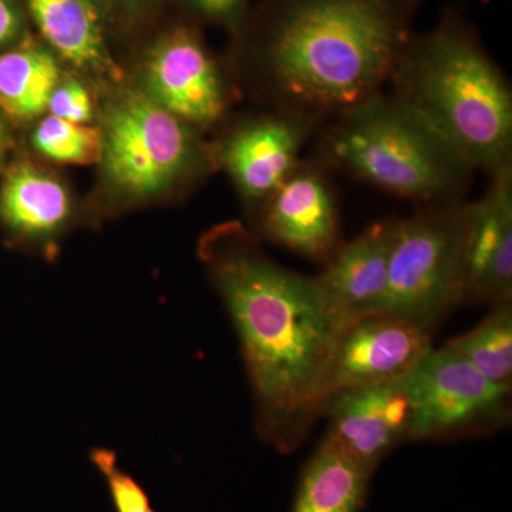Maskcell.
I'll list each match as a JSON object with an SVG mask.
<instances>
[{
  "label": "cell",
  "mask_w": 512,
  "mask_h": 512,
  "mask_svg": "<svg viewBox=\"0 0 512 512\" xmlns=\"http://www.w3.org/2000/svg\"><path fill=\"white\" fill-rule=\"evenodd\" d=\"M198 254L237 329L256 433L279 453H292L322 413L340 336L315 276L279 265L237 222L210 229Z\"/></svg>",
  "instance_id": "obj_1"
},
{
  "label": "cell",
  "mask_w": 512,
  "mask_h": 512,
  "mask_svg": "<svg viewBox=\"0 0 512 512\" xmlns=\"http://www.w3.org/2000/svg\"><path fill=\"white\" fill-rule=\"evenodd\" d=\"M421 0H269L252 63L274 109L322 126L384 92Z\"/></svg>",
  "instance_id": "obj_2"
},
{
  "label": "cell",
  "mask_w": 512,
  "mask_h": 512,
  "mask_svg": "<svg viewBox=\"0 0 512 512\" xmlns=\"http://www.w3.org/2000/svg\"><path fill=\"white\" fill-rule=\"evenodd\" d=\"M387 86L474 170H512L510 83L458 10L414 33Z\"/></svg>",
  "instance_id": "obj_3"
},
{
  "label": "cell",
  "mask_w": 512,
  "mask_h": 512,
  "mask_svg": "<svg viewBox=\"0 0 512 512\" xmlns=\"http://www.w3.org/2000/svg\"><path fill=\"white\" fill-rule=\"evenodd\" d=\"M319 128L320 164L423 207L463 202L476 171L390 93H377Z\"/></svg>",
  "instance_id": "obj_4"
},
{
  "label": "cell",
  "mask_w": 512,
  "mask_h": 512,
  "mask_svg": "<svg viewBox=\"0 0 512 512\" xmlns=\"http://www.w3.org/2000/svg\"><path fill=\"white\" fill-rule=\"evenodd\" d=\"M100 181L116 208L168 197L217 167L197 128L133 86L117 87L100 114Z\"/></svg>",
  "instance_id": "obj_5"
},
{
  "label": "cell",
  "mask_w": 512,
  "mask_h": 512,
  "mask_svg": "<svg viewBox=\"0 0 512 512\" xmlns=\"http://www.w3.org/2000/svg\"><path fill=\"white\" fill-rule=\"evenodd\" d=\"M467 202L421 207L397 220L383 312L433 336L464 303Z\"/></svg>",
  "instance_id": "obj_6"
},
{
  "label": "cell",
  "mask_w": 512,
  "mask_h": 512,
  "mask_svg": "<svg viewBox=\"0 0 512 512\" xmlns=\"http://www.w3.org/2000/svg\"><path fill=\"white\" fill-rule=\"evenodd\" d=\"M412 410L410 441L494 433L511 421V386L491 382L466 359L434 349L400 379Z\"/></svg>",
  "instance_id": "obj_7"
},
{
  "label": "cell",
  "mask_w": 512,
  "mask_h": 512,
  "mask_svg": "<svg viewBox=\"0 0 512 512\" xmlns=\"http://www.w3.org/2000/svg\"><path fill=\"white\" fill-rule=\"evenodd\" d=\"M136 86L197 130L220 124L231 104L224 70L188 28L170 30L153 43L141 60Z\"/></svg>",
  "instance_id": "obj_8"
},
{
  "label": "cell",
  "mask_w": 512,
  "mask_h": 512,
  "mask_svg": "<svg viewBox=\"0 0 512 512\" xmlns=\"http://www.w3.org/2000/svg\"><path fill=\"white\" fill-rule=\"evenodd\" d=\"M320 124L274 109L238 123L214 147L217 167L227 171L244 201L258 212L302 161L301 153Z\"/></svg>",
  "instance_id": "obj_9"
},
{
  "label": "cell",
  "mask_w": 512,
  "mask_h": 512,
  "mask_svg": "<svg viewBox=\"0 0 512 512\" xmlns=\"http://www.w3.org/2000/svg\"><path fill=\"white\" fill-rule=\"evenodd\" d=\"M256 218L262 237L320 264H328L345 242L328 168L316 158L302 160Z\"/></svg>",
  "instance_id": "obj_10"
},
{
  "label": "cell",
  "mask_w": 512,
  "mask_h": 512,
  "mask_svg": "<svg viewBox=\"0 0 512 512\" xmlns=\"http://www.w3.org/2000/svg\"><path fill=\"white\" fill-rule=\"evenodd\" d=\"M431 339L423 330L387 313L357 320L336 343L325 403L336 394L402 379L433 348Z\"/></svg>",
  "instance_id": "obj_11"
},
{
  "label": "cell",
  "mask_w": 512,
  "mask_h": 512,
  "mask_svg": "<svg viewBox=\"0 0 512 512\" xmlns=\"http://www.w3.org/2000/svg\"><path fill=\"white\" fill-rule=\"evenodd\" d=\"M397 220L373 222L359 237L343 242L315 276L320 301L340 335L357 320L383 312Z\"/></svg>",
  "instance_id": "obj_12"
},
{
  "label": "cell",
  "mask_w": 512,
  "mask_h": 512,
  "mask_svg": "<svg viewBox=\"0 0 512 512\" xmlns=\"http://www.w3.org/2000/svg\"><path fill=\"white\" fill-rule=\"evenodd\" d=\"M326 439L375 473L384 457L410 441L412 410L400 380L336 394L323 406Z\"/></svg>",
  "instance_id": "obj_13"
},
{
  "label": "cell",
  "mask_w": 512,
  "mask_h": 512,
  "mask_svg": "<svg viewBox=\"0 0 512 512\" xmlns=\"http://www.w3.org/2000/svg\"><path fill=\"white\" fill-rule=\"evenodd\" d=\"M463 266L464 303L512 301V170L467 202Z\"/></svg>",
  "instance_id": "obj_14"
},
{
  "label": "cell",
  "mask_w": 512,
  "mask_h": 512,
  "mask_svg": "<svg viewBox=\"0 0 512 512\" xmlns=\"http://www.w3.org/2000/svg\"><path fill=\"white\" fill-rule=\"evenodd\" d=\"M74 204L57 175L30 161L13 164L0 188V221L47 256L72 225Z\"/></svg>",
  "instance_id": "obj_15"
},
{
  "label": "cell",
  "mask_w": 512,
  "mask_h": 512,
  "mask_svg": "<svg viewBox=\"0 0 512 512\" xmlns=\"http://www.w3.org/2000/svg\"><path fill=\"white\" fill-rule=\"evenodd\" d=\"M37 29L55 55L100 82L119 83L94 0H26Z\"/></svg>",
  "instance_id": "obj_16"
},
{
  "label": "cell",
  "mask_w": 512,
  "mask_h": 512,
  "mask_svg": "<svg viewBox=\"0 0 512 512\" xmlns=\"http://www.w3.org/2000/svg\"><path fill=\"white\" fill-rule=\"evenodd\" d=\"M372 476L325 437L303 467L292 512H362Z\"/></svg>",
  "instance_id": "obj_17"
},
{
  "label": "cell",
  "mask_w": 512,
  "mask_h": 512,
  "mask_svg": "<svg viewBox=\"0 0 512 512\" xmlns=\"http://www.w3.org/2000/svg\"><path fill=\"white\" fill-rule=\"evenodd\" d=\"M55 53L42 47H19L0 55V113L9 121L43 117L60 80Z\"/></svg>",
  "instance_id": "obj_18"
},
{
  "label": "cell",
  "mask_w": 512,
  "mask_h": 512,
  "mask_svg": "<svg viewBox=\"0 0 512 512\" xmlns=\"http://www.w3.org/2000/svg\"><path fill=\"white\" fill-rule=\"evenodd\" d=\"M444 348L466 359L491 382L511 386L512 301L494 303L476 328L448 340Z\"/></svg>",
  "instance_id": "obj_19"
},
{
  "label": "cell",
  "mask_w": 512,
  "mask_h": 512,
  "mask_svg": "<svg viewBox=\"0 0 512 512\" xmlns=\"http://www.w3.org/2000/svg\"><path fill=\"white\" fill-rule=\"evenodd\" d=\"M32 146L40 156L57 164L99 163L100 128L92 124L72 123L47 114L33 128Z\"/></svg>",
  "instance_id": "obj_20"
},
{
  "label": "cell",
  "mask_w": 512,
  "mask_h": 512,
  "mask_svg": "<svg viewBox=\"0 0 512 512\" xmlns=\"http://www.w3.org/2000/svg\"><path fill=\"white\" fill-rule=\"evenodd\" d=\"M90 461L106 481L114 511L156 512L143 485L120 467L119 457L113 450L93 448Z\"/></svg>",
  "instance_id": "obj_21"
},
{
  "label": "cell",
  "mask_w": 512,
  "mask_h": 512,
  "mask_svg": "<svg viewBox=\"0 0 512 512\" xmlns=\"http://www.w3.org/2000/svg\"><path fill=\"white\" fill-rule=\"evenodd\" d=\"M47 114L77 124H90L94 117L92 93L80 80L63 76L47 104Z\"/></svg>",
  "instance_id": "obj_22"
},
{
  "label": "cell",
  "mask_w": 512,
  "mask_h": 512,
  "mask_svg": "<svg viewBox=\"0 0 512 512\" xmlns=\"http://www.w3.org/2000/svg\"><path fill=\"white\" fill-rule=\"evenodd\" d=\"M185 6L202 18L238 29L247 0H183Z\"/></svg>",
  "instance_id": "obj_23"
},
{
  "label": "cell",
  "mask_w": 512,
  "mask_h": 512,
  "mask_svg": "<svg viewBox=\"0 0 512 512\" xmlns=\"http://www.w3.org/2000/svg\"><path fill=\"white\" fill-rule=\"evenodd\" d=\"M20 15L10 0H0V46L15 39L20 32Z\"/></svg>",
  "instance_id": "obj_24"
},
{
  "label": "cell",
  "mask_w": 512,
  "mask_h": 512,
  "mask_svg": "<svg viewBox=\"0 0 512 512\" xmlns=\"http://www.w3.org/2000/svg\"><path fill=\"white\" fill-rule=\"evenodd\" d=\"M160 0H120L128 15L140 16L156 8Z\"/></svg>",
  "instance_id": "obj_25"
},
{
  "label": "cell",
  "mask_w": 512,
  "mask_h": 512,
  "mask_svg": "<svg viewBox=\"0 0 512 512\" xmlns=\"http://www.w3.org/2000/svg\"><path fill=\"white\" fill-rule=\"evenodd\" d=\"M10 146L9 120L0 113V167L5 161Z\"/></svg>",
  "instance_id": "obj_26"
}]
</instances>
